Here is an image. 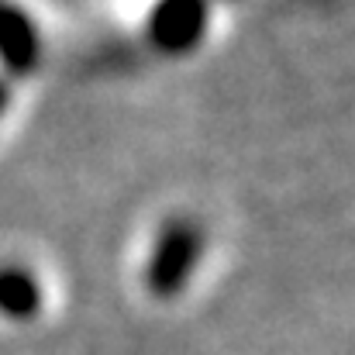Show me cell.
I'll return each instance as SVG.
<instances>
[{
    "label": "cell",
    "mask_w": 355,
    "mask_h": 355,
    "mask_svg": "<svg viewBox=\"0 0 355 355\" xmlns=\"http://www.w3.org/2000/svg\"><path fill=\"white\" fill-rule=\"evenodd\" d=\"M207 252V232L197 218L176 214L159 225L145 259V290L155 300H176L197 276Z\"/></svg>",
    "instance_id": "obj_1"
},
{
    "label": "cell",
    "mask_w": 355,
    "mask_h": 355,
    "mask_svg": "<svg viewBox=\"0 0 355 355\" xmlns=\"http://www.w3.org/2000/svg\"><path fill=\"white\" fill-rule=\"evenodd\" d=\"M207 21V0H155V7L148 10V38L166 55H183L204 42Z\"/></svg>",
    "instance_id": "obj_2"
},
{
    "label": "cell",
    "mask_w": 355,
    "mask_h": 355,
    "mask_svg": "<svg viewBox=\"0 0 355 355\" xmlns=\"http://www.w3.org/2000/svg\"><path fill=\"white\" fill-rule=\"evenodd\" d=\"M0 62L10 76H31L42 62L38 24L14 0H0Z\"/></svg>",
    "instance_id": "obj_3"
},
{
    "label": "cell",
    "mask_w": 355,
    "mask_h": 355,
    "mask_svg": "<svg viewBox=\"0 0 355 355\" xmlns=\"http://www.w3.org/2000/svg\"><path fill=\"white\" fill-rule=\"evenodd\" d=\"M45 307V290L35 269L21 262H0V318L7 321H35Z\"/></svg>",
    "instance_id": "obj_4"
},
{
    "label": "cell",
    "mask_w": 355,
    "mask_h": 355,
    "mask_svg": "<svg viewBox=\"0 0 355 355\" xmlns=\"http://www.w3.org/2000/svg\"><path fill=\"white\" fill-rule=\"evenodd\" d=\"M7 101H10V90H7V83L0 80V114L7 111Z\"/></svg>",
    "instance_id": "obj_5"
}]
</instances>
